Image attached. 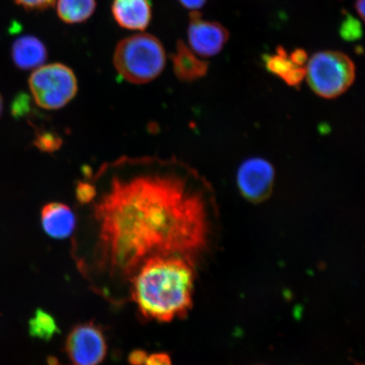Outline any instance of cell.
<instances>
[{
	"label": "cell",
	"instance_id": "cell-1",
	"mask_svg": "<svg viewBox=\"0 0 365 365\" xmlns=\"http://www.w3.org/2000/svg\"><path fill=\"white\" fill-rule=\"evenodd\" d=\"M93 212L108 271L132 275L147 259L202 250L213 207L211 185L185 163L122 158L99 168ZM90 203V204H91Z\"/></svg>",
	"mask_w": 365,
	"mask_h": 365
},
{
	"label": "cell",
	"instance_id": "cell-2",
	"mask_svg": "<svg viewBox=\"0 0 365 365\" xmlns=\"http://www.w3.org/2000/svg\"><path fill=\"white\" fill-rule=\"evenodd\" d=\"M194 272L190 259L157 257L140 264L132 278V299L145 318L170 322L192 307Z\"/></svg>",
	"mask_w": 365,
	"mask_h": 365
},
{
	"label": "cell",
	"instance_id": "cell-3",
	"mask_svg": "<svg viewBox=\"0 0 365 365\" xmlns=\"http://www.w3.org/2000/svg\"><path fill=\"white\" fill-rule=\"evenodd\" d=\"M113 61L123 78L143 85L161 75L166 66V52L156 36L138 34L120 40L114 50Z\"/></svg>",
	"mask_w": 365,
	"mask_h": 365
},
{
	"label": "cell",
	"instance_id": "cell-4",
	"mask_svg": "<svg viewBox=\"0 0 365 365\" xmlns=\"http://www.w3.org/2000/svg\"><path fill=\"white\" fill-rule=\"evenodd\" d=\"M305 79L314 94L325 99L340 97L353 86L356 77L354 61L339 51L318 52L308 59Z\"/></svg>",
	"mask_w": 365,
	"mask_h": 365
},
{
	"label": "cell",
	"instance_id": "cell-5",
	"mask_svg": "<svg viewBox=\"0 0 365 365\" xmlns=\"http://www.w3.org/2000/svg\"><path fill=\"white\" fill-rule=\"evenodd\" d=\"M29 84L36 104L47 110L66 107L78 91L74 71L61 63L36 68L30 76Z\"/></svg>",
	"mask_w": 365,
	"mask_h": 365
},
{
	"label": "cell",
	"instance_id": "cell-6",
	"mask_svg": "<svg viewBox=\"0 0 365 365\" xmlns=\"http://www.w3.org/2000/svg\"><path fill=\"white\" fill-rule=\"evenodd\" d=\"M66 353L74 365H99L107 355V341L94 323L80 324L68 333Z\"/></svg>",
	"mask_w": 365,
	"mask_h": 365
},
{
	"label": "cell",
	"instance_id": "cell-7",
	"mask_svg": "<svg viewBox=\"0 0 365 365\" xmlns=\"http://www.w3.org/2000/svg\"><path fill=\"white\" fill-rule=\"evenodd\" d=\"M275 178V168L270 162L262 158H251L240 166L237 186L245 200L259 204L270 198Z\"/></svg>",
	"mask_w": 365,
	"mask_h": 365
},
{
	"label": "cell",
	"instance_id": "cell-8",
	"mask_svg": "<svg viewBox=\"0 0 365 365\" xmlns=\"http://www.w3.org/2000/svg\"><path fill=\"white\" fill-rule=\"evenodd\" d=\"M188 39L190 48L199 57H213L225 48L230 33L216 21L202 19V15L194 11L190 16Z\"/></svg>",
	"mask_w": 365,
	"mask_h": 365
},
{
	"label": "cell",
	"instance_id": "cell-9",
	"mask_svg": "<svg viewBox=\"0 0 365 365\" xmlns=\"http://www.w3.org/2000/svg\"><path fill=\"white\" fill-rule=\"evenodd\" d=\"M152 7L150 0H113L111 11L122 29L143 31L152 21Z\"/></svg>",
	"mask_w": 365,
	"mask_h": 365
},
{
	"label": "cell",
	"instance_id": "cell-10",
	"mask_svg": "<svg viewBox=\"0 0 365 365\" xmlns=\"http://www.w3.org/2000/svg\"><path fill=\"white\" fill-rule=\"evenodd\" d=\"M41 221L46 234L57 240L70 237L76 225L72 210L67 205L59 202L45 205L41 213Z\"/></svg>",
	"mask_w": 365,
	"mask_h": 365
},
{
	"label": "cell",
	"instance_id": "cell-11",
	"mask_svg": "<svg viewBox=\"0 0 365 365\" xmlns=\"http://www.w3.org/2000/svg\"><path fill=\"white\" fill-rule=\"evenodd\" d=\"M171 59L173 72L181 81H196L207 74L208 62L198 57L181 40L178 41L175 52L172 54Z\"/></svg>",
	"mask_w": 365,
	"mask_h": 365
},
{
	"label": "cell",
	"instance_id": "cell-12",
	"mask_svg": "<svg viewBox=\"0 0 365 365\" xmlns=\"http://www.w3.org/2000/svg\"><path fill=\"white\" fill-rule=\"evenodd\" d=\"M11 57L14 63L21 70H36L47 61V48L34 36H21L13 43Z\"/></svg>",
	"mask_w": 365,
	"mask_h": 365
},
{
	"label": "cell",
	"instance_id": "cell-13",
	"mask_svg": "<svg viewBox=\"0 0 365 365\" xmlns=\"http://www.w3.org/2000/svg\"><path fill=\"white\" fill-rule=\"evenodd\" d=\"M262 58L267 70L289 86L297 88L305 79V66L295 65L284 48L277 47L276 53L264 54Z\"/></svg>",
	"mask_w": 365,
	"mask_h": 365
},
{
	"label": "cell",
	"instance_id": "cell-14",
	"mask_svg": "<svg viewBox=\"0 0 365 365\" xmlns=\"http://www.w3.org/2000/svg\"><path fill=\"white\" fill-rule=\"evenodd\" d=\"M57 15L67 24H79L93 15L97 0H56Z\"/></svg>",
	"mask_w": 365,
	"mask_h": 365
},
{
	"label": "cell",
	"instance_id": "cell-15",
	"mask_svg": "<svg viewBox=\"0 0 365 365\" xmlns=\"http://www.w3.org/2000/svg\"><path fill=\"white\" fill-rule=\"evenodd\" d=\"M29 332L34 339L48 341L59 333V329L56 319L45 310L38 309L30 319Z\"/></svg>",
	"mask_w": 365,
	"mask_h": 365
},
{
	"label": "cell",
	"instance_id": "cell-16",
	"mask_svg": "<svg viewBox=\"0 0 365 365\" xmlns=\"http://www.w3.org/2000/svg\"><path fill=\"white\" fill-rule=\"evenodd\" d=\"M341 38L346 42H355L362 38L361 23L349 13H344L339 29Z\"/></svg>",
	"mask_w": 365,
	"mask_h": 365
},
{
	"label": "cell",
	"instance_id": "cell-17",
	"mask_svg": "<svg viewBox=\"0 0 365 365\" xmlns=\"http://www.w3.org/2000/svg\"><path fill=\"white\" fill-rule=\"evenodd\" d=\"M34 145L42 152L51 153L61 148L62 139L53 132L39 131L36 133Z\"/></svg>",
	"mask_w": 365,
	"mask_h": 365
},
{
	"label": "cell",
	"instance_id": "cell-18",
	"mask_svg": "<svg viewBox=\"0 0 365 365\" xmlns=\"http://www.w3.org/2000/svg\"><path fill=\"white\" fill-rule=\"evenodd\" d=\"M76 196L81 205H88L93 202L96 196V188L93 182H79L76 185Z\"/></svg>",
	"mask_w": 365,
	"mask_h": 365
},
{
	"label": "cell",
	"instance_id": "cell-19",
	"mask_svg": "<svg viewBox=\"0 0 365 365\" xmlns=\"http://www.w3.org/2000/svg\"><path fill=\"white\" fill-rule=\"evenodd\" d=\"M13 1L26 11H40L53 6L56 0H13Z\"/></svg>",
	"mask_w": 365,
	"mask_h": 365
},
{
	"label": "cell",
	"instance_id": "cell-20",
	"mask_svg": "<svg viewBox=\"0 0 365 365\" xmlns=\"http://www.w3.org/2000/svg\"><path fill=\"white\" fill-rule=\"evenodd\" d=\"M144 365H172V361L167 354L158 353L148 356Z\"/></svg>",
	"mask_w": 365,
	"mask_h": 365
},
{
	"label": "cell",
	"instance_id": "cell-21",
	"mask_svg": "<svg viewBox=\"0 0 365 365\" xmlns=\"http://www.w3.org/2000/svg\"><path fill=\"white\" fill-rule=\"evenodd\" d=\"M291 61L299 66H305L308 62V54L302 48H297L289 54Z\"/></svg>",
	"mask_w": 365,
	"mask_h": 365
},
{
	"label": "cell",
	"instance_id": "cell-22",
	"mask_svg": "<svg viewBox=\"0 0 365 365\" xmlns=\"http://www.w3.org/2000/svg\"><path fill=\"white\" fill-rule=\"evenodd\" d=\"M148 354L143 350H135L129 356L130 365H144L147 360Z\"/></svg>",
	"mask_w": 365,
	"mask_h": 365
},
{
	"label": "cell",
	"instance_id": "cell-23",
	"mask_svg": "<svg viewBox=\"0 0 365 365\" xmlns=\"http://www.w3.org/2000/svg\"><path fill=\"white\" fill-rule=\"evenodd\" d=\"M182 6L191 11H197L205 6L207 0H178Z\"/></svg>",
	"mask_w": 365,
	"mask_h": 365
},
{
	"label": "cell",
	"instance_id": "cell-24",
	"mask_svg": "<svg viewBox=\"0 0 365 365\" xmlns=\"http://www.w3.org/2000/svg\"><path fill=\"white\" fill-rule=\"evenodd\" d=\"M355 9L361 20H364V0H357L355 3Z\"/></svg>",
	"mask_w": 365,
	"mask_h": 365
},
{
	"label": "cell",
	"instance_id": "cell-25",
	"mask_svg": "<svg viewBox=\"0 0 365 365\" xmlns=\"http://www.w3.org/2000/svg\"><path fill=\"white\" fill-rule=\"evenodd\" d=\"M48 365H63L58 362L56 358H49L48 359Z\"/></svg>",
	"mask_w": 365,
	"mask_h": 365
},
{
	"label": "cell",
	"instance_id": "cell-26",
	"mask_svg": "<svg viewBox=\"0 0 365 365\" xmlns=\"http://www.w3.org/2000/svg\"><path fill=\"white\" fill-rule=\"evenodd\" d=\"M3 109H4V100H3L1 94H0V117H1V115H2Z\"/></svg>",
	"mask_w": 365,
	"mask_h": 365
}]
</instances>
